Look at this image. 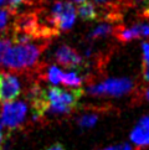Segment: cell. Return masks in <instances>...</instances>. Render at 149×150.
Instances as JSON below:
<instances>
[{"instance_id": "obj_1", "label": "cell", "mask_w": 149, "mask_h": 150, "mask_svg": "<svg viewBox=\"0 0 149 150\" xmlns=\"http://www.w3.org/2000/svg\"><path fill=\"white\" fill-rule=\"evenodd\" d=\"M82 88L65 89L49 87L45 89L36 88L33 94V108L35 117L44 115L46 112L56 114H67L74 110L82 97Z\"/></svg>"}, {"instance_id": "obj_2", "label": "cell", "mask_w": 149, "mask_h": 150, "mask_svg": "<svg viewBox=\"0 0 149 150\" xmlns=\"http://www.w3.org/2000/svg\"><path fill=\"white\" fill-rule=\"evenodd\" d=\"M41 47L34 44H15L9 39H0V65L10 69L33 67L41 53Z\"/></svg>"}, {"instance_id": "obj_3", "label": "cell", "mask_w": 149, "mask_h": 150, "mask_svg": "<svg viewBox=\"0 0 149 150\" xmlns=\"http://www.w3.org/2000/svg\"><path fill=\"white\" fill-rule=\"evenodd\" d=\"M50 20L56 33L71 29L76 20V9L67 0L55 1L50 11Z\"/></svg>"}, {"instance_id": "obj_4", "label": "cell", "mask_w": 149, "mask_h": 150, "mask_svg": "<svg viewBox=\"0 0 149 150\" xmlns=\"http://www.w3.org/2000/svg\"><path fill=\"white\" fill-rule=\"evenodd\" d=\"M133 89V82L129 78H108L98 84H93L88 87V92L93 96H123L129 93Z\"/></svg>"}, {"instance_id": "obj_5", "label": "cell", "mask_w": 149, "mask_h": 150, "mask_svg": "<svg viewBox=\"0 0 149 150\" xmlns=\"http://www.w3.org/2000/svg\"><path fill=\"white\" fill-rule=\"evenodd\" d=\"M28 107L24 102H9L3 105L1 109V123L9 128L15 129L25 120Z\"/></svg>"}, {"instance_id": "obj_6", "label": "cell", "mask_w": 149, "mask_h": 150, "mask_svg": "<svg viewBox=\"0 0 149 150\" xmlns=\"http://www.w3.org/2000/svg\"><path fill=\"white\" fill-rule=\"evenodd\" d=\"M20 96L19 79L9 73H0V100L9 103Z\"/></svg>"}, {"instance_id": "obj_7", "label": "cell", "mask_w": 149, "mask_h": 150, "mask_svg": "<svg viewBox=\"0 0 149 150\" xmlns=\"http://www.w3.org/2000/svg\"><path fill=\"white\" fill-rule=\"evenodd\" d=\"M55 60L62 67H66V68H78L83 63L82 57L72 47L65 46V45L57 49L55 53Z\"/></svg>"}, {"instance_id": "obj_8", "label": "cell", "mask_w": 149, "mask_h": 150, "mask_svg": "<svg viewBox=\"0 0 149 150\" xmlns=\"http://www.w3.org/2000/svg\"><path fill=\"white\" fill-rule=\"evenodd\" d=\"M131 142L137 146L149 145V117H143L131 133Z\"/></svg>"}, {"instance_id": "obj_9", "label": "cell", "mask_w": 149, "mask_h": 150, "mask_svg": "<svg viewBox=\"0 0 149 150\" xmlns=\"http://www.w3.org/2000/svg\"><path fill=\"white\" fill-rule=\"evenodd\" d=\"M117 36L121 41H131L138 37L149 36V24H138L128 29H122Z\"/></svg>"}, {"instance_id": "obj_10", "label": "cell", "mask_w": 149, "mask_h": 150, "mask_svg": "<svg viewBox=\"0 0 149 150\" xmlns=\"http://www.w3.org/2000/svg\"><path fill=\"white\" fill-rule=\"evenodd\" d=\"M78 14L83 20H97L98 19V13H97V9L93 5V3H89V1H83L78 5Z\"/></svg>"}, {"instance_id": "obj_11", "label": "cell", "mask_w": 149, "mask_h": 150, "mask_svg": "<svg viewBox=\"0 0 149 150\" xmlns=\"http://www.w3.org/2000/svg\"><path fill=\"white\" fill-rule=\"evenodd\" d=\"M61 83L65 84L66 87H72V88H79L82 83V77L76 72V71H70V72H62L61 76Z\"/></svg>"}, {"instance_id": "obj_12", "label": "cell", "mask_w": 149, "mask_h": 150, "mask_svg": "<svg viewBox=\"0 0 149 150\" xmlns=\"http://www.w3.org/2000/svg\"><path fill=\"white\" fill-rule=\"evenodd\" d=\"M112 31H113V28L109 25V24H102V25H99L97 26L91 34L88 35L89 39H99V37H103V36H107L109 35Z\"/></svg>"}, {"instance_id": "obj_13", "label": "cell", "mask_w": 149, "mask_h": 150, "mask_svg": "<svg viewBox=\"0 0 149 150\" xmlns=\"http://www.w3.org/2000/svg\"><path fill=\"white\" fill-rule=\"evenodd\" d=\"M61 76H62V71L56 66H50L47 68L46 72V78L47 81L52 84H57L61 83Z\"/></svg>"}, {"instance_id": "obj_14", "label": "cell", "mask_w": 149, "mask_h": 150, "mask_svg": "<svg viewBox=\"0 0 149 150\" xmlns=\"http://www.w3.org/2000/svg\"><path fill=\"white\" fill-rule=\"evenodd\" d=\"M98 120L97 114H86L78 119V125L81 128H92Z\"/></svg>"}, {"instance_id": "obj_15", "label": "cell", "mask_w": 149, "mask_h": 150, "mask_svg": "<svg viewBox=\"0 0 149 150\" xmlns=\"http://www.w3.org/2000/svg\"><path fill=\"white\" fill-rule=\"evenodd\" d=\"M9 10H4V9H0V30L5 29V26L8 25V21H9Z\"/></svg>"}, {"instance_id": "obj_16", "label": "cell", "mask_w": 149, "mask_h": 150, "mask_svg": "<svg viewBox=\"0 0 149 150\" xmlns=\"http://www.w3.org/2000/svg\"><path fill=\"white\" fill-rule=\"evenodd\" d=\"M143 50V63L144 66H149V42H144L142 45Z\"/></svg>"}, {"instance_id": "obj_17", "label": "cell", "mask_w": 149, "mask_h": 150, "mask_svg": "<svg viewBox=\"0 0 149 150\" xmlns=\"http://www.w3.org/2000/svg\"><path fill=\"white\" fill-rule=\"evenodd\" d=\"M24 3H25V0H8V9L14 11V10L19 9Z\"/></svg>"}, {"instance_id": "obj_18", "label": "cell", "mask_w": 149, "mask_h": 150, "mask_svg": "<svg viewBox=\"0 0 149 150\" xmlns=\"http://www.w3.org/2000/svg\"><path fill=\"white\" fill-rule=\"evenodd\" d=\"M103 150H133V148L127 143L123 144H119V145H114V146H109V148H106Z\"/></svg>"}, {"instance_id": "obj_19", "label": "cell", "mask_w": 149, "mask_h": 150, "mask_svg": "<svg viewBox=\"0 0 149 150\" xmlns=\"http://www.w3.org/2000/svg\"><path fill=\"white\" fill-rule=\"evenodd\" d=\"M97 5H102V6H109L113 3V0H93Z\"/></svg>"}, {"instance_id": "obj_20", "label": "cell", "mask_w": 149, "mask_h": 150, "mask_svg": "<svg viewBox=\"0 0 149 150\" xmlns=\"http://www.w3.org/2000/svg\"><path fill=\"white\" fill-rule=\"evenodd\" d=\"M46 150H65V149H63V146L60 143H55V144H52V145H50Z\"/></svg>"}, {"instance_id": "obj_21", "label": "cell", "mask_w": 149, "mask_h": 150, "mask_svg": "<svg viewBox=\"0 0 149 150\" xmlns=\"http://www.w3.org/2000/svg\"><path fill=\"white\" fill-rule=\"evenodd\" d=\"M143 77L147 82H149V66H144V69H143Z\"/></svg>"}, {"instance_id": "obj_22", "label": "cell", "mask_w": 149, "mask_h": 150, "mask_svg": "<svg viewBox=\"0 0 149 150\" xmlns=\"http://www.w3.org/2000/svg\"><path fill=\"white\" fill-rule=\"evenodd\" d=\"M144 15H145L147 18H149V6H148V8L144 10Z\"/></svg>"}, {"instance_id": "obj_23", "label": "cell", "mask_w": 149, "mask_h": 150, "mask_svg": "<svg viewBox=\"0 0 149 150\" xmlns=\"http://www.w3.org/2000/svg\"><path fill=\"white\" fill-rule=\"evenodd\" d=\"M145 98L149 100V87L147 88V91H145Z\"/></svg>"}, {"instance_id": "obj_24", "label": "cell", "mask_w": 149, "mask_h": 150, "mask_svg": "<svg viewBox=\"0 0 149 150\" xmlns=\"http://www.w3.org/2000/svg\"><path fill=\"white\" fill-rule=\"evenodd\" d=\"M8 3V0H0V6H1V5H5Z\"/></svg>"}, {"instance_id": "obj_25", "label": "cell", "mask_w": 149, "mask_h": 150, "mask_svg": "<svg viewBox=\"0 0 149 150\" xmlns=\"http://www.w3.org/2000/svg\"><path fill=\"white\" fill-rule=\"evenodd\" d=\"M74 1H78V3H83V1H86V0H74Z\"/></svg>"}]
</instances>
